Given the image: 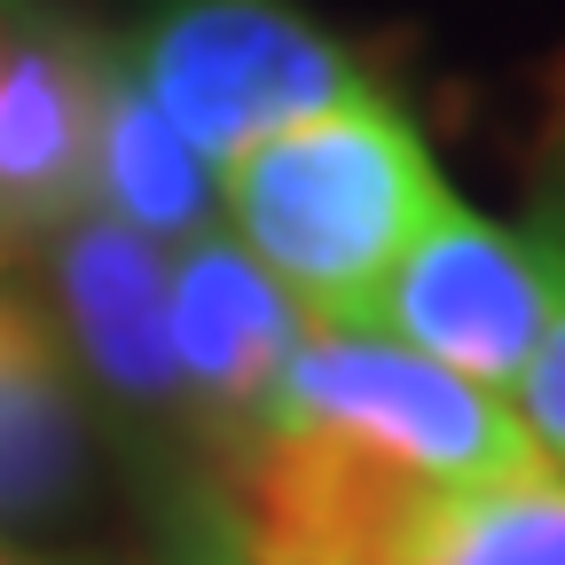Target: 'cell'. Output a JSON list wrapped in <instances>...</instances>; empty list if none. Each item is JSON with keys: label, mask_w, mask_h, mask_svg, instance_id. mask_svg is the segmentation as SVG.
<instances>
[{"label": "cell", "mask_w": 565, "mask_h": 565, "mask_svg": "<svg viewBox=\"0 0 565 565\" xmlns=\"http://www.w3.org/2000/svg\"><path fill=\"white\" fill-rule=\"evenodd\" d=\"M448 181L416 118L362 87L221 166L228 236L299 299L307 322L370 330L393 259L440 212Z\"/></svg>", "instance_id": "cell-1"}, {"label": "cell", "mask_w": 565, "mask_h": 565, "mask_svg": "<svg viewBox=\"0 0 565 565\" xmlns=\"http://www.w3.org/2000/svg\"><path fill=\"white\" fill-rule=\"evenodd\" d=\"M118 63L212 173L370 87L353 47L291 0H150Z\"/></svg>", "instance_id": "cell-2"}, {"label": "cell", "mask_w": 565, "mask_h": 565, "mask_svg": "<svg viewBox=\"0 0 565 565\" xmlns=\"http://www.w3.org/2000/svg\"><path fill=\"white\" fill-rule=\"evenodd\" d=\"M244 433H338L416 463L440 487H487L550 463L503 393L440 370L433 353L385 330H338V322L299 330L291 362Z\"/></svg>", "instance_id": "cell-3"}, {"label": "cell", "mask_w": 565, "mask_h": 565, "mask_svg": "<svg viewBox=\"0 0 565 565\" xmlns=\"http://www.w3.org/2000/svg\"><path fill=\"white\" fill-rule=\"evenodd\" d=\"M448 503L416 463L338 433L221 440V557L228 565H416Z\"/></svg>", "instance_id": "cell-4"}, {"label": "cell", "mask_w": 565, "mask_h": 565, "mask_svg": "<svg viewBox=\"0 0 565 565\" xmlns=\"http://www.w3.org/2000/svg\"><path fill=\"white\" fill-rule=\"evenodd\" d=\"M370 330L511 401L550 330V259L526 228L487 221L448 189L440 212L416 228V244L393 259Z\"/></svg>", "instance_id": "cell-5"}, {"label": "cell", "mask_w": 565, "mask_h": 565, "mask_svg": "<svg viewBox=\"0 0 565 565\" xmlns=\"http://www.w3.org/2000/svg\"><path fill=\"white\" fill-rule=\"evenodd\" d=\"M118 47L79 24L71 0L0 9V236L17 252L87 212L95 118Z\"/></svg>", "instance_id": "cell-6"}, {"label": "cell", "mask_w": 565, "mask_h": 565, "mask_svg": "<svg viewBox=\"0 0 565 565\" xmlns=\"http://www.w3.org/2000/svg\"><path fill=\"white\" fill-rule=\"evenodd\" d=\"M55 282V338L87 370L95 393L118 408H181L173 322H166V244L118 228L110 212H71L55 236H40Z\"/></svg>", "instance_id": "cell-7"}, {"label": "cell", "mask_w": 565, "mask_h": 565, "mask_svg": "<svg viewBox=\"0 0 565 565\" xmlns=\"http://www.w3.org/2000/svg\"><path fill=\"white\" fill-rule=\"evenodd\" d=\"M166 322H173V370L196 416L221 424V440L259 416L267 385L282 377L307 330L299 299L228 236L204 228L166 252Z\"/></svg>", "instance_id": "cell-8"}, {"label": "cell", "mask_w": 565, "mask_h": 565, "mask_svg": "<svg viewBox=\"0 0 565 565\" xmlns=\"http://www.w3.org/2000/svg\"><path fill=\"white\" fill-rule=\"evenodd\" d=\"M87 487V401L55 322L0 291V526L63 511Z\"/></svg>", "instance_id": "cell-9"}, {"label": "cell", "mask_w": 565, "mask_h": 565, "mask_svg": "<svg viewBox=\"0 0 565 565\" xmlns=\"http://www.w3.org/2000/svg\"><path fill=\"white\" fill-rule=\"evenodd\" d=\"M87 204L110 212L118 228L166 244V252L204 236V228H221V173L166 126V110L126 79V63L110 71V87H103Z\"/></svg>", "instance_id": "cell-10"}, {"label": "cell", "mask_w": 565, "mask_h": 565, "mask_svg": "<svg viewBox=\"0 0 565 565\" xmlns=\"http://www.w3.org/2000/svg\"><path fill=\"white\" fill-rule=\"evenodd\" d=\"M416 565H565V471L448 487Z\"/></svg>", "instance_id": "cell-11"}, {"label": "cell", "mask_w": 565, "mask_h": 565, "mask_svg": "<svg viewBox=\"0 0 565 565\" xmlns=\"http://www.w3.org/2000/svg\"><path fill=\"white\" fill-rule=\"evenodd\" d=\"M526 236L550 259V330L534 345L526 377L511 385V408L534 433V448L565 471V103H557V126H550V150H542V196H534Z\"/></svg>", "instance_id": "cell-12"}, {"label": "cell", "mask_w": 565, "mask_h": 565, "mask_svg": "<svg viewBox=\"0 0 565 565\" xmlns=\"http://www.w3.org/2000/svg\"><path fill=\"white\" fill-rule=\"evenodd\" d=\"M181 565H228V557H221V542H196V550H189Z\"/></svg>", "instance_id": "cell-13"}, {"label": "cell", "mask_w": 565, "mask_h": 565, "mask_svg": "<svg viewBox=\"0 0 565 565\" xmlns=\"http://www.w3.org/2000/svg\"><path fill=\"white\" fill-rule=\"evenodd\" d=\"M9 275H17V244L0 236V291H9Z\"/></svg>", "instance_id": "cell-14"}, {"label": "cell", "mask_w": 565, "mask_h": 565, "mask_svg": "<svg viewBox=\"0 0 565 565\" xmlns=\"http://www.w3.org/2000/svg\"><path fill=\"white\" fill-rule=\"evenodd\" d=\"M0 565H40V557H24L17 542H0Z\"/></svg>", "instance_id": "cell-15"}, {"label": "cell", "mask_w": 565, "mask_h": 565, "mask_svg": "<svg viewBox=\"0 0 565 565\" xmlns=\"http://www.w3.org/2000/svg\"><path fill=\"white\" fill-rule=\"evenodd\" d=\"M0 9H9V0H0Z\"/></svg>", "instance_id": "cell-16"}]
</instances>
